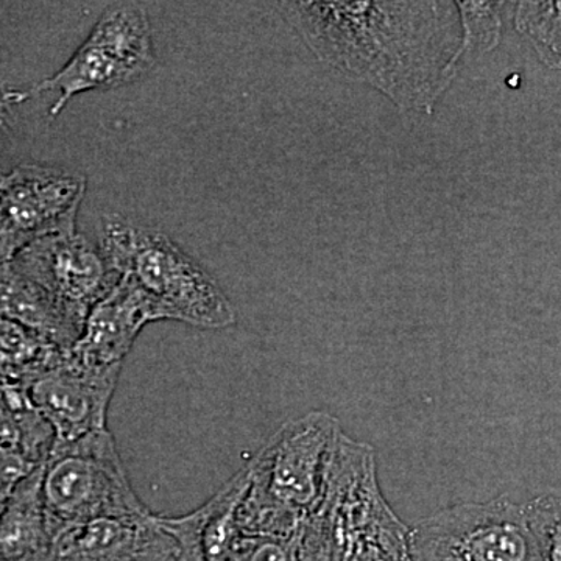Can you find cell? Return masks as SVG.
Segmentation results:
<instances>
[{
  "label": "cell",
  "instance_id": "6da1fadb",
  "mask_svg": "<svg viewBox=\"0 0 561 561\" xmlns=\"http://www.w3.org/2000/svg\"><path fill=\"white\" fill-rule=\"evenodd\" d=\"M309 46L401 105H427L456 49L448 3H287Z\"/></svg>",
  "mask_w": 561,
  "mask_h": 561
},
{
  "label": "cell",
  "instance_id": "7a4b0ae2",
  "mask_svg": "<svg viewBox=\"0 0 561 561\" xmlns=\"http://www.w3.org/2000/svg\"><path fill=\"white\" fill-rule=\"evenodd\" d=\"M341 438L337 420L324 412L283 424L247 465L250 483L238 507L242 534L297 537L323 501Z\"/></svg>",
  "mask_w": 561,
  "mask_h": 561
},
{
  "label": "cell",
  "instance_id": "3957f363",
  "mask_svg": "<svg viewBox=\"0 0 561 561\" xmlns=\"http://www.w3.org/2000/svg\"><path fill=\"white\" fill-rule=\"evenodd\" d=\"M99 247L121 276L142 291L158 320L202 330L236 323L234 308L217 280L164 232L110 216L103 219Z\"/></svg>",
  "mask_w": 561,
  "mask_h": 561
},
{
  "label": "cell",
  "instance_id": "277c9868",
  "mask_svg": "<svg viewBox=\"0 0 561 561\" xmlns=\"http://www.w3.org/2000/svg\"><path fill=\"white\" fill-rule=\"evenodd\" d=\"M43 500L54 540L60 531L95 519L151 515L133 490L108 430L55 446L43 465Z\"/></svg>",
  "mask_w": 561,
  "mask_h": 561
},
{
  "label": "cell",
  "instance_id": "5b68a950",
  "mask_svg": "<svg viewBox=\"0 0 561 561\" xmlns=\"http://www.w3.org/2000/svg\"><path fill=\"white\" fill-rule=\"evenodd\" d=\"M154 66L157 54L147 11L121 3L103 11L88 38L58 72L28 90H2L0 101L7 106L20 105L43 92L57 91L49 113L54 119L77 95L125 87L146 77Z\"/></svg>",
  "mask_w": 561,
  "mask_h": 561
},
{
  "label": "cell",
  "instance_id": "8992f818",
  "mask_svg": "<svg viewBox=\"0 0 561 561\" xmlns=\"http://www.w3.org/2000/svg\"><path fill=\"white\" fill-rule=\"evenodd\" d=\"M411 561H542L522 505L463 502L421 519L408 534Z\"/></svg>",
  "mask_w": 561,
  "mask_h": 561
},
{
  "label": "cell",
  "instance_id": "52a82bcc",
  "mask_svg": "<svg viewBox=\"0 0 561 561\" xmlns=\"http://www.w3.org/2000/svg\"><path fill=\"white\" fill-rule=\"evenodd\" d=\"M87 179L44 164H21L0 175V261L49 236L77 231Z\"/></svg>",
  "mask_w": 561,
  "mask_h": 561
},
{
  "label": "cell",
  "instance_id": "ba28073f",
  "mask_svg": "<svg viewBox=\"0 0 561 561\" xmlns=\"http://www.w3.org/2000/svg\"><path fill=\"white\" fill-rule=\"evenodd\" d=\"M11 264L83 327L91 309L122 279L101 247L77 231L41 239L18 253Z\"/></svg>",
  "mask_w": 561,
  "mask_h": 561
},
{
  "label": "cell",
  "instance_id": "9c48e42d",
  "mask_svg": "<svg viewBox=\"0 0 561 561\" xmlns=\"http://www.w3.org/2000/svg\"><path fill=\"white\" fill-rule=\"evenodd\" d=\"M122 365L95 367L66 353L65 359L41 375L27 390L55 432V446L106 431L111 400Z\"/></svg>",
  "mask_w": 561,
  "mask_h": 561
},
{
  "label": "cell",
  "instance_id": "30bf717a",
  "mask_svg": "<svg viewBox=\"0 0 561 561\" xmlns=\"http://www.w3.org/2000/svg\"><path fill=\"white\" fill-rule=\"evenodd\" d=\"M158 320L142 291L122 276L119 284L88 313L70 356L95 367L124 364L146 324Z\"/></svg>",
  "mask_w": 561,
  "mask_h": 561
},
{
  "label": "cell",
  "instance_id": "8fae6325",
  "mask_svg": "<svg viewBox=\"0 0 561 561\" xmlns=\"http://www.w3.org/2000/svg\"><path fill=\"white\" fill-rule=\"evenodd\" d=\"M54 535L43 500V465L28 472L0 511V560L51 561Z\"/></svg>",
  "mask_w": 561,
  "mask_h": 561
},
{
  "label": "cell",
  "instance_id": "7c38bea8",
  "mask_svg": "<svg viewBox=\"0 0 561 561\" xmlns=\"http://www.w3.org/2000/svg\"><path fill=\"white\" fill-rule=\"evenodd\" d=\"M0 317L24 324L66 351L76 345L83 332V323L11 261H0Z\"/></svg>",
  "mask_w": 561,
  "mask_h": 561
},
{
  "label": "cell",
  "instance_id": "4fadbf2b",
  "mask_svg": "<svg viewBox=\"0 0 561 561\" xmlns=\"http://www.w3.org/2000/svg\"><path fill=\"white\" fill-rule=\"evenodd\" d=\"M55 442V432L27 387L0 386V446L39 467L49 459Z\"/></svg>",
  "mask_w": 561,
  "mask_h": 561
},
{
  "label": "cell",
  "instance_id": "5bb4252c",
  "mask_svg": "<svg viewBox=\"0 0 561 561\" xmlns=\"http://www.w3.org/2000/svg\"><path fill=\"white\" fill-rule=\"evenodd\" d=\"M68 351L18 321L0 317V386H24L57 367Z\"/></svg>",
  "mask_w": 561,
  "mask_h": 561
},
{
  "label": "cell",
  "instance_id": "9a60e30c",
  "mask_svg": "<svg viewBox=\"0 0 561 561\" xmlns=\"http://www.w3.org/2000/svg\"><path fill=\"white\" fill-rule=\"evenodd\" d=\"M519 28L537 43L551 62L561 65V2L523 3Z\"/></svg>",
  "mask_w": 561,
  "mask_h": 561
},
{
  "label": "cell",
  "instance_id": "2e32d148",
  "mask_svg": "<svg viewBox=\"0 0 561 561\" xmlns=\"http://www.w3.org/2000/svg\"><path fill=\"white\" fill-rule=\"evenodd\" d=\"M524 511L540 542L542 561H561V497H535Z\"/></svg>",
  "mask_w": 561,
  "mask_h": 561
},
{
  "label": "cell",
  "instance_id": "e0dca14e",
  "mask_svg": "<svg viewBox=\"0 0 561 561\" xmlns=\"http://www.w3.org/2000/svg\"><path fill=\"white\" fill-rule=\"evenodd\" d=\"M35 468V465L25 460L20 454L0 446V511L18 483Z\"/></svg>",
  "mask_w": 561,
  "mask_h": 561
},
{
  "label": "cell",
  "instance_id": "ac0fdd59",
  "mask_svg": "<svg viewBox=\"0 0 561 561\" xmlns=\"http://www.w3.org/2000/svg\"><path fill=\"white\" fill-rule=\"evenodd\" d=\"M297 537L289 538V540L251 538L242 561H297V557H295Z\"/></svg>",
  "mask_w": 561,
  "mask_h": 561
},
{
  "label": "cell",
  "instance_id": "d6986e66",
  "mask_svg": "<svg viewBox=\"0 0 561 561\" xmlns=\"http://www.w3.org/2000/svg\"><path fill=\"white\" fill-rule=\"evenodd\" d=\"M10 106H7L5 103L0 101V127H2L3 122L7 121V114H9Z\"/></svg>",
  "mask_w": 561,
  "mask_h": 561
}]
</instances>
